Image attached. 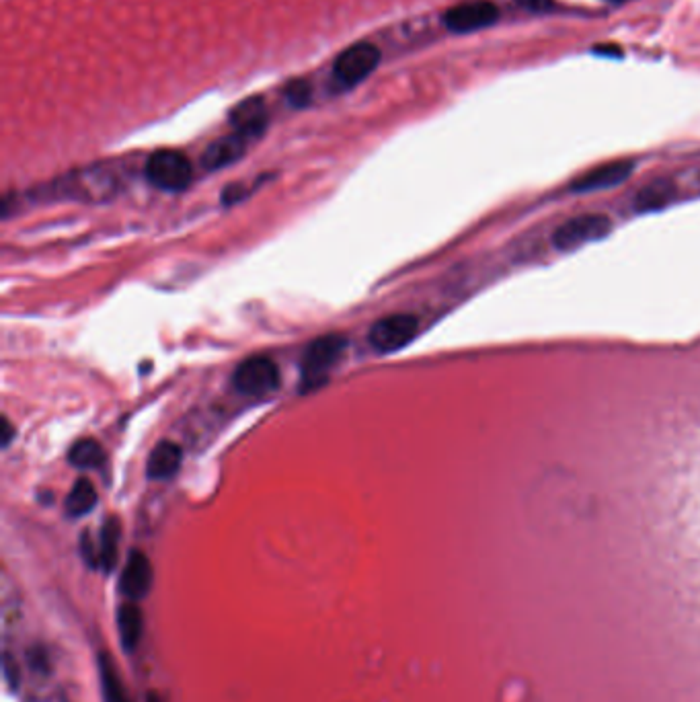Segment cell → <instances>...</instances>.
Segmentation results:
<instances>
[{
  "label": "cell",
  "instance_id": "1",
  "mask_svg": "<svg viewBox=\"0 0 700 702\" xmlns=\"http://www.w3.org/2000/svg\"><path fill=\"white\" fill-rule=\"evenodd\" d=\"M122 185H124V179L118 167L93 165L56 179L48 187L40 189V193L46 200L54 198V200L101 204V202L113 200L122 189Z\"/></svg>",
  "mask_w": 700,
  "mask_h": 702
},
{
  "label": "cell",
  "instance_id": "2",
  "mask_svg": "<svg viewBox=\"0 0 700 702\" xmlns=\"http://www.w3.org/2000/svg\"><path fill=\"white\" fill-rule=\"evenodd\" d=\"M347 341L341 335H323L310 343L302 356V390L321 386L329 372L339 364L345 354Z\"/></svg>",
  "mask_w": 700,
  "mask_h": 702
},
{
  "label": "cell",
  "instance_id": "3",
  "mask_svg": "<svg viewBox=\"0 0 700 702\" xmlns=\"http://www.w3.org/2000/svg\"><path fill=\"white\" fill-rule=\"evenodd\" d=\"M146 179L163 191H183L193 179V167L187 156L179 150H157L146 161Z\"/></svg>",
  "mask_w": 700,
  "mask_h": 702
},
{
  "label": "cell",
  "instance_id": "4",
  "mask_svg": "<svg viewBox=\"0 0 700 702\" xmlns=\"http://www.w3.org/2000/svg\"><path fill=\"white\" fill-rule=\"evenodd\" d=\"M380 64V50L372 42H358L354 46L345 48L333 62V81L337 87L352 89L378 68Z\"/></svg>",
  "mask_w": 700,
  "mask_h": 702
},
{
  "label": "cell",
  "instance_id": "5",
  "mask_svg": "<svg viewBox=\"0 0 700 702\" xmlns=\"http://www.w3.org/2000/svg\"><path fill=\"white\" fill-rule=\"evenodd\" d=\"M419 333V319L409 312H397L376 321L368 333V341L378 354H395L407 347Z\"/></svg>",
  "mask_w": 700,
  "mask_h": 702
},
{
  "label": "cell",
  "instance_id": "6",
  "mask_svg": "<svg viewBox=\"0 0 700 702\" xmlns=\"http://www.w3.org/2000/svg\"><path fill=\"white\" fill-rule=\"evenodd\" d=\"M612 230V222L604 214H581L569 218L561 226H557L553 234V243L559 251H573L583 245L604 239Z\"/></svg>",
  "mask_w": 700,
  "mask_h": 702
},
{
  "label": "cell",
  "instance_id": "7",
  "mask_svg": "<svg viewBox=\"0 0 700 702\" xmlns=\"http://www.w3.org/2000/svg\"><path fill=\"white\" fill-rule=\"evenodd\" d=\"M232 386L247 397H265L280 386V370L274 360L265 356H253L239 364L232 374Z\"/></svg>",
  "mask_w": 700,
  "mask_h": 702
},
{
  "label": "cell",
  "instance_id": "8",
  "mask_svg": "<svg viewBox=\"0 0 700 702\" xmlns=\"http://www.w3.org/2000/svg\"><path fill=\"white\" fill-rule=\"evenodd\" d=\"M499 19V9L491 0H466V3L450 7L442 21L452 33H473L487 29Z\"/></svg>",
  "mask_w": 700,
  "mask_h": 702
},
{
  "label": "cell",
  "instance_id": "9",
  "mask_svg": "<svg viewBox=\"0 0 700 702\" xmlns=\"http://www.w3.org/2000/svg\"><path fill=\"white\" fill-rule=\"evenodd\" d=\"M253 144L251 138H247L241 132H232L228 136H222L214 140L202 154V167L206 171H220L228 165H235L247 154L249 146Z\"/></svg>",
  "mask_w": 700,
  "mask_h": 702
},
{
  "label": "cell",
  "instance_id": "10",
  "mask_svg": "<svg viewBox=\"0 0 700 702\" xmlns=\"http://www.w3.org/2000/svg\"><path fill=\"white\" fill-rule=\"evenodd\" d=\"M228 120L235 132H241L255 142L265 134L269 124L267 105L261 97H249L237 107H232V111L228 113Z\"/></svg>",
  "mask_w": 700,
  "mask_h": 702
},
{
  "label": "cell",
  "instance_id": "11",
  "mask_svg": "<svg viewBox=\"0 0 700 702\" xmlns=\"http://www.w3.org/2000/svg\"><path fill=\"white\" fill-rule=\"evenodd\" d=\"M152 588V565L142 551H132L120 577V590L132 602L148 596Z\"/></svg>",
  "mask_w": 700,
  "mask_h": 702
},
{
  "label": "cell",
  "instance_id": "12",
  "mask_svg": "<svg viewBox=\"0 0 700 702\" xmlns=\"http://www.w3.org/2000/svg\"><path fill=\"white\" fill-rule=\"evenodd\" d=\"M635 169V163L631 161H614L602 167H596L588 171L586 175H581L579 179L573 181L571 189L573 191H598V189H610L614 185H620L622 181H627Z\"/></svg>",
  "mask_w": 700,
  "mask_h": 702
},
{
  "label": "cell",
  "instance_id": "13",
  "mask_svg": "<svg viewBox=\"0 0 700 702\" xmlns=\"http://www.w3.org/2000/svg\"><path fill=\"white\" fill-rule=\"evenodd\" d=\"M181 462H183L181 446L171 440H163L152 448L146 462V473L152 481H167L179 473Z\"/></svg>",
  "mask_w": 700,
  "mask_h": 702
},
{
  "label": "cell",
  "instance_id": "14",
  "mask_svg": "<svg viewBox=\"0 0 700 702\" xmlns=\"http://www.w3.org/2000/svg\"><path fill=\"white\" fill-rule=\"evenodd\" d=\"M676 198V185L670 179H655L647 185H643L637 193L633 206L637 212H657L661 208H666L674 202Z\"/></svg>",
  "mask_w": 700,
  "mask_h": 702
},
{
  "label": "cell",
  "instance_id": "15",
  "mask_svg": "<svg viewBox=\"0 0 700 702\" xmlns=\"http://www.w3.org/2000/svg\"><path fill=\"white\" fill-rule=\"evenodd\" d=\"M120 540H122V524L118 518H107L99 532V567L111 573L118 565L120 555Z\"/></svg>",
  "mask_w": 700,
  "mask_h": 702
},
{
  "label": "cell",
  "instance_id": "16",
  "mask_svg": "<svg viewBox=\"0 0 700 702\" xmlns=\"http://www.w3.org/2000/svg\"><path fill=\"white\" fill-rule=\"evenodd\" d=\"M118 631L122 637V645L128 651H134L140 643L142 631H144V614L136 606V602H126L118 610Z\"/></svg>",
  "mask_w": 700,
  "mask_h": 702
},
{
  "label": "cell",
  "instance_id": "17",
  "mask_svg": "<svg viewBox=\"0 0 700 702\" xmlns=\"http://www.w3.org/2000/svg\"><path fill=\"white\" fill-rule=\"evenodd\" d=\"M99 678L105 702H132L120 678L118 666H115V661L109 657V653L99 655Z\"/></svg>",
  "mask_w": 700,
  "mask_h": 702
},
{
  "label": "cell",
  "instance_id": "18",
  "mask_svg": "<svg viewBox=\"0 0 700 702\" xmlns=\"http://www.w3.org/2000/svg\"><path fill=\"white\" fill-rule=\"evenodd\" d=\"M95 505H97L95 485L89 479L76 481L66 497V514L70 518H81V516H87Z\"/></svg>",
  "mask_w": 700,
  "mask_h": 702
},
{
  "label": "cell",
  "instance_id": "19",
  "mask_svg": "<svg viewBox=\"0 0 700 702\" xmlns=\"http://www.w3.org/2000/svg\"><path fill=\"white\" fill-rule=\"evenodd\" d=\"M105 450L101 444L93 438H83L79 442H74L70 452H68V462L74 468H83V471H91V468H101L105 464Z\"/></svg>",
  "mask_w": 700,
  "mask_h": 702
},
{
  "label": "cell",
  "instance_id": "20",
  "mask_svg": "<svg viewBox=\"0 0 700 702\" xmlns=\"http://www.w3.org/2000/svg\"><path fill=\"white\" fill-rule=\"evenodd\" d=\"M284 95L292 107H304L310 101V87L306 81L298 78V81H292L290 85H286Z\"/></svg>",
  "mask_w": 700,
  "mask_h": 702
},
{
  "label": "cell",
  "instance_id": "21",
  "mask_svg": "<svg viewBox=\"0 0 700 702\" xmlns=\"http://www.w3.org/2000/svg\"><path fill=\"white\" fill-rule=\"evenodd\" d=\"M81 555H83V559L87 561L89 567H93V569L99 567V546L91 540L89 532H85L81 536Z\"/></svg>",
  "mask_w": 700,
  "mask_h": 702
},
{
  "label": "cell",
  "instance_id": "22",
  "mask_svg": "<svg viewBox=\"0 0 700 702\" xmlns=\"http://www.w3.org/2000/svg\"><path fill=\"white\" fill-rule=\"evenodd\" d=\"M3 668H5V678H7V684L9 688L15 692L19 690V684H21V672H19V666H17V661L13 659L11 653H5L3 657Z\"/></svg>",
  "mask_w": 700,
  "mask_h": 702
},
{
  "label": "cell",
  "instance_id": "23",
  "mask_svg": "<svg viewBox=\"0 0 700 702\" xmlns=\"http://www.w3.org/2000/svg\"><path fill=\"white\" fill-rule=\"evenodd\" d=\"M29 663L37 672H42V674L50 672V663H48V655H46L44 647L29 649Z\"/></svg>",
  "mask_w": 700,
  "mask_h": 702
},
{
  "label": "cell",
  "instance_id": "24",
  "mask_svg": "<svg viewBox=\"0 0 700 702\" xmlns=\"http://www.w3.org/2000/svg\"><path fill=\"white\" fill-rule=\"evenodd\" d=\"M553 0H522V5L528 11H547L551 7Z\"/></svg>",
  "mask_w": 700,
  "mask_h": 702
},
{
  "label": "cell",
  "instance_id": "25",
  "mask_svg": "<svg viewBox=\"0 0 700 702\" xmlns=\"http://www.w3.org/2000/svg\"><path fill=\"white\" fill-rule=\"evenodd\" d=\"M13 438H15V429H13L11 421L5 417V419H3V446L7 448V446L11 444Z\"/></svg>",
  "mask_w": 700,
  "mask_h": 702
},
{
  "label": "cell",
  "instance_id": "26",
  "mask_svg": "<svg viewBox=\"0 0 700 702\" xmlns=\"http://www.w3.org/2000/svg\"><path fill=\"white\" fill-rule=\"evenodd\" d=\"M594 52H596V54H602V56H620L618 46H596Z\"/></svg>",
  "mask_w": 700,
  "mask_h": 702
},
{
  "label": "cell",
  "instance_id": "27",
  "mask_svg": "<svg viewBox=\"0 0 700 702\" xmlns=\"http://www.w3.org/2000/svg\"><path fill=\"white\" fill-rule=\"evenodd\" d=\"M146 702H163V700H161L159 692H148L146 694Z\"/></svg>",
  "mask_w": 700,
  "mask_h": 702
}]
</instances>
